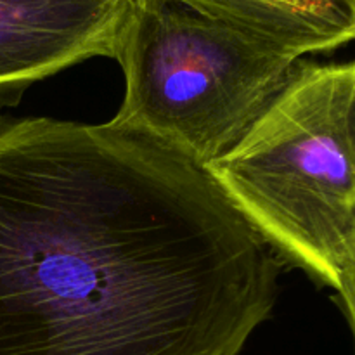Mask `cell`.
<instances>
[{"label": "cell", "instance_id": "8992f818", "mask_svg": "<svg viewBox=\"0 0 355 355\" xmlns=\"http://www.w3.org/2000/svg\"><path fill=\"white\" fill-rule=\"evenodd\" d=\"M336 295H338L340 307H342L350 329H352L355 342V232L345 253V259H343Z\"/></svg>", "mask_w": 355, "mask_h": 355}, {"label": "cell", "instance_id": "5b68a950", "mask_svg": "<svg viewBox=\"0 0 355 355\" xmlns=\"http://www.w3.org/2000/svg\"><path fill=\"white\" fill-rule=\"evenodd\" d=\"M250 31L288 54L329 52L355 40V0H177Z\"/></svg>", "mask_w": 355, "mask_h": 355}, {"label": "cell", "instance_id": "3957f363", "mask_svg": "<svg viewBox=\"0 0 355 355\" xmlns=\"http://www.w3.org/2000/svg\"><path fill=\"white\" fill-rule=\"evenodd\" d=\"M113 58L125 97L111 123L201 166L229 151L290 78L277 45L177 0H128Z\"/></svg>", "mask_w": 355, "mask_h": 355}, {"label": "cell", "instance_id": "7a4b0ae2", "mask_svg": "<svg viewBox=\"0 0 355 355\" xmlns=\"http://www.w3.org/2000/svg\"><path fill=\"white\" fill-rule=\"evenodd\" d=\"M205 170L279 262L338 290L355 232V59L297 61L246 134Z\"/></svg>", "mask_w": 355, "mask_h": 355}, {"label": "cell", "instance_id": "277c9868", "mask_svg": "<svg viewBox=\"0 0 355 355\" xmlns=\"http://www.w3.org/2000/svg\"><path fill=\"white\" fill-rule=\"evenodd\" d=\"M128 0H0V106L38 80L96 55L113 58Z\"/></svg>", "mask_w": 355, "mask_h": 355}, {"label": "cell", "instance_id": "6da1fadb", "mask_svg": "<svg viewBox=\"0 0 355 355\" xmlns=\"http://www.w3.org/2000/svg\"><path fill=\"white\" fill-rule=\"evenodd\" d=\"M279 272L205 166L165 142L0 116V355H238Z\"/></svg>", "mask_w": 355, "mask_h": 355}]
</instances>
